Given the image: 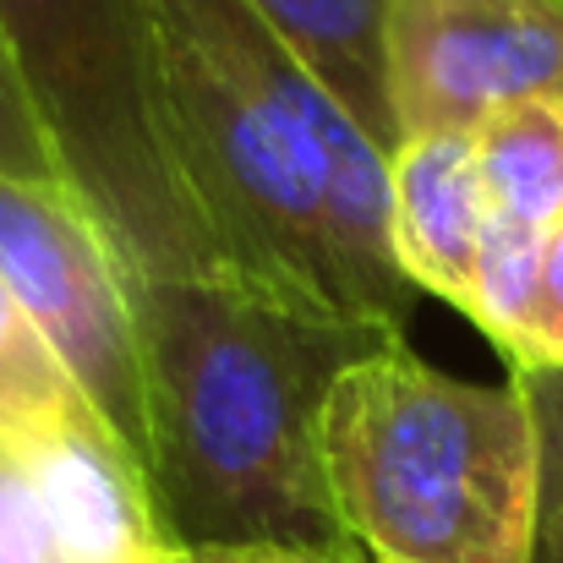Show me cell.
Listing matches in <instances>:
<instances>
[{"instance_id": "3", "label": "cell", "mask_w": 563, "mask_h": 563, "mask_svg": "<svg viewBox=\"0 0 563 563\" xmlns=\"http://www.w3.org/2000/svg\"><path fill=\"white\" fill-rule=\"evenodd\" d=\"M0 22L66 197L126 274L219 268L176 154L148 0H0Z\"/></svg>"}, {"instance_id": "11", "label": "cell", "mask_w": 563, "mask_h": 563, "mask_svg": "<svg viewBox=\"0 0 563 563\" xmlns=\"http://www.w3.org/2000/svg\"><path fill=\"white\" fill-rule=\"evenodd\" d=\"M542 257H548V235L493 213L476 246V268H471V296H465V318L504 351L509 373L531 367V334H537V301H542Z\"/></svg>"}, {"instance_id": "7", "label": "cell", "mask_w": 563, "mask_h": 563, "mask_svg": "<svg viewBox=\"0 0 563 563\" xmlns=\"http://www.w3.org/2000/svg\"><path fill=\"white\" fill-rule=\"evenodd\" d=\"M66 563H165L143 465L88 410L22 449Z\"/></svg>"}, {"instance_id": "1", "label": "cell", "mask_w": 563, "mask_h": 563, "mask_svg": "<svg viewBox=\"0 0 563 563\" xmlns=\"http://www.w3.org/2000/svg\"><path fill=\"white\" fill-rule=\"evenodd\" d=\"M143 482L170 553H356L329 493L318 416L334 377L405 323L285 301L230 268L137 279Z\"/></svg>"}, {"instance_id": "4", "label": "cell", "mask_w": 563, "mask_h": 563, "mask_svg": "<svg viewBox=\"0 0 563 563\" xmlns=\"http://www.w3.org/2000/svg\"><path fill=\"white\" fill-rule=\"evenodd\" d=\"M148 5L159 27L176 154L191 202L213 235L219 268L285 301L367 318L340 263L312 159L257 77L246 0Z\"/></svg>"}, {"instance_id": "9", "label": "cell", "mask_w": 563, "mask_h": 563, "mask_svg": "<svg viewBox=\"0 0 563 563\" xmlns=\"http://www.w3.org/2000/svg\"><path fill=\"white\" fill-rule=\"evenodd\" d=\"M285 49L345 104V115L373 137L383 154L399 148L388 110V0H246Z\"/></svg>"}, {"instance_id": "6", "label": "cell", "mask_w": 563, "mask_h": 563, "mask_svg": "<svg viewBox=\"0 0 563 563\" xmlns=\"http://www.w3.org/2000/svg\"><path fill=\"white\" fill-rule=\"evenodd\" d=\"M394 132H476L520 99H563V0H388Z\"/></svg>"}, {"instance_id": "2", "label": "cell", "mask_w": 563, "mask_h": 563, "mask_svg": "<svg viewBox=\"0 0 563 563\" xmlns=\"http://www.w3.org/2000/svg\"><path fill=\"white\" fill-rule=\"evenodd\" d=\"M318 443L367 563H537L542 443L515 377L465 383L399 340L334 377Z\"/></svg>"}, {"instance_id": "10", "label": "cell", "mask_w": 563, "mask_h": 563, "mask_svg": "<svg viewBox=\"0 0 563 563\" xmlns=\"http://www.w3.org/2000/svg\"><path fill=\"white\" fill-rule=\"evenodd\" d=\"M471 137L493 213L553 235L563 224V99L504 104Z\"/></svg>"}, {"instance_id": "5", "label": "cell", "mask_w": 563, "mask_h": 563, "mask_svg": "<svg viewBox=\"0 0 563 563\" xmlns=\"http://www.w3.org/2000/svg\"><path fill=\"white\" fill-rule=\"evenodd\" d=\"M0 279L44 334L93 416L143 465V362L132 318V274L60 187L0 176Z\"/></svg>"}, {"instance_id": "8", "label": "cell", "mask_w": 563, "mask_h": 563, "mask_svg": "<svg viewBox=\"0 0 563 563\" xmlns=\"http://www.w3.org/2000/svg\"><path fill=\"white\" fill-rule=\"evenodd\" d=\"M493 219L471 132L405 137L388 154V241L410 290L465 312L482 230Z\"/></svg>"}, {"instance_id": "14", "label": "cell", "mask_w": 563, "mask_h": 563, "mask_svg": "<svg viewBox=\"0 0 563 563\" xmlns=\"http://www.w3.org/2000/svg\"><path fill=\"white\" fill-rule=\"evenodd\" d=\"M0 563H66L55 526L38 504L33 471L16 443L0 438Z\"/></svg>"}, {"instance_id": "12", "label": "cell", "mask_w": 563, "mask_h": 563, "mask_svg": "<svg viewBox=\"0 0 563 563\" xmlns=\"http://www.w3.org/2000/svg\"><path fill=\"white\" fill-rule=\"evenodd\" d=\"M88 410L93 405L77 394V383L66 377L44 334L27 323V312L0 279V438L27 449Z\"/></svg>"}, {"instance_id": "17", "label": "cell", "mask_w": 563, "mask_h": 563, "mask_svg": "<svg viewBox=\"0 0 563 563\" xmlns=\"http://www.w3.org/2000/svg\"><path fill=\"white\" fill-rule=\"evenodd\" d=\"M165 563H367L362 553H279V548H197L165 553Z\"/></svg>"}, {"instance_id": "13", "label": "cell", "mask_w": 563, "mask_h": 563, "mask_svg": "<svg viewBox=\"0 0 563 563\" xmlns=\"http://www.w3.org/2000/svg\"><path fill=\"white\" fill-rule=\"evenodd\" d=\"M537 416L542 482H537V563H563V367L509 373Z\"/></svg>"}, {"instance_id": "16", "label": "cell", "mask_w": 563, "mask_h": 563, "mask_svg": "<svg viewBox=\"0 0 563 563\" xmlns=\"http://www.w3.org/2000/svg\"><path fill=\"white\" fill-rule=\"evenodd\" d=\"M531 367H563V224L548 235V257H542V301H537ZM531 367H520V373H531Z\"/></svg>"}, {"instance_id": "15", "label": "cell", "mask_w": 563, "mask_h": 563, "mask_svg": "<svg viewBox=\"0 0 563 563\" xmlns=\"http://www.w3.org/2000/svg\"><path fill=\"white\" fill-rule=\"evenodd\" d=\"M0 176L33 181V187H60L49 143L38 132V115L27 104V88H22V71H16V55H11L5 22H0Z\"/></svg>"}]
</instances>
